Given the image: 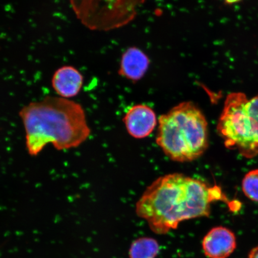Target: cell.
<instances>
[{"label":"cell","mask_w":258,"mask_h":258,"mask_svg":"<svg viewBox=\"0 0 258 258\" xmlns=\"http://www.w3.org/2000/svg\"><path fill=\"white\" fill-rule=\"evenodd\" d=\"M159 242L151 237H141L134 241L129 249V258H156L160 252Z\"/></svg>","instance_id":"obj_10"},{"label":"cell","mask_w":258,"mask_h":258,"mask_svg":"<svg viewBox=\"0 0 258 258\" xmlns=\"http://www.w3.org/2000/svg\"><path fill=\"white\" fill-rule=\"evenodd\" d=\"M219 136L228 149L251 159L258 154V94L248 99L242 92L226 98L217 125Z\"/></svg>","instance_id":"obj_4"},{"label":"cell","mask_w":258,"mask_h":258,"mask_svg":"<svg viewBox=\"0 0 258 258\" xmlns=\"http://www.w3.org/2000/svg\"><path fill=\"white\" fill-rule=\"evenodd\" d=\"M123 121L128 133L137 139L149 136L157 123L156 114L153 109L143 104L135 105L129 109Z\"/></svg>","instance_id":"obj_7"},{"label":"cell","mask_w":258,"mask_h":258,"mask_svg":"<svg viewBox=\"0 0 258 258\" xmlns=\"http://www.w3.org/2000/svg\"><path fill=\"white\" fill-rule=\"evenodd\" d=\"M83 77L73 66H63L54 73L51 85L61 98L70 99L79 95L83 85Z\"/></svg>","instance_id":"obj_8"},{"label":"cell","mask_w":258,"mask_h":258,"mask_svg":"<svg viewBox=\"0 0 258 258\" xmlns=\"http://www.w3.org/2000/svg\"><path fill=\"white\" fill-rule=\"evenodd\" d=\"M236 247L235 234L230 229L222 226L212 228L202 241L203 251L209 258H227Z\"/></svg>","instance_id":"obj_6"},{"label":"cell","mask_w":258,"mask_h":258,"mask_svg":"<svg viewBox=\"0 0 258 258\" xmlns=\"http://www.w3.org/2000/svg\"><path fill=\"white\" fill-rule=\"evenodd\" d=\"M242 190L246 198L258 202V169L251 170L244 176Z\"/></svg>","instance_id":"obj_11"},{"label":"cell","mask_w":258,"mask_h":258,"mask_svg":"<svg viewBox=\"0 0 258 258\" xmlns=\"http://www.w3.org/2000/svg\"><path fill=\"white\" fill-rule=\"evenodd\" d=\"M226 4L227 5H233L235 3H237L241 1V0H224Z\"/></svg>","instance_id":"obj_13"},{"label":"cell","mask_w":258,"mask_h":258,"mask_svg":"<svg viewBox=\"0 0 258 258\" xmlns=\"http://www.w3.org/2000/svg\"><path fill=\"white\" fill-rule=\"evenodd\" d=\"M218 201L227 203L229 208L234 203L220 186L172 173L159 177L147 187L137 203L136 212L154 233L165 234L183 221L209 217L211 205Z\"/></svg>","instance_id":"obj_1"},{"label":"cell","mask_w":258,"mask_h":258,"mask_svg":"<svg viewBox=\"0 0 258 258\" xmlns=\"http://www.w3.org/2000/svg\"><path fill=\"white\" fill-rule=\"evenodd\" d=\"M247 258H258V246L253 247L249 251Z\"/></svg>","instance_id":"obj_12"},{"label":"cell","mask_w":258,"mask_h":258,"mask_svg":"<svg viewBox=\"0 0 258 258\" xmlns=\"http://www.w3.org/2000/svg\"><path fill=\"white\" fill-rule=\"evenodd\" d=\"M19 116L31 156H38L48 144L59 151L79 147L90 135L83 106L60 96L30 102L21 109Z\"/></svg>","instance_id":"obj_2"},{"label":"cell","mask_w":258,"mask_h":258,"mask_svg":"<svg viewBox=\"0 0 258 258\" xmlns=\"http://www.w3.org/2000/svg\"><path fill=\"white\" fill-rule=\"evenodd\" d=\"M149 64V59L143 51L132 47L122 56L119 74L125 78L137 82L146 73Z\"/></svg>","instance_id":"obj_9"},{"label":"cell","mask_w":258,"mask_h":258,"mask_svg":"<svg viewBox=\"0 0 258 258\" xmlns=\"http://www.w3.org/2000/svg\"><path fill=\"white\" fill-rule=\"evenodd\" d=\"M156 143L173 161L184 163L199 159L209 146L205 115L192 102L174 106L159 118Z\"/></svg>","instance_id":"obj_3"},{"label":"cell","mask_w":258,"mask_h":258,"mask_svg":"<svg viewBox=\"0 0 258 258\" xmlns=\"http://www.w3.org/2000/svg\"><path fill=\"white\" fill-rule=\"evenodd\" d=\"M77 19L92 31H108L133 21L145 0H69Z\"/></svg>","instance_id":"obj_5"}]
</instances>
